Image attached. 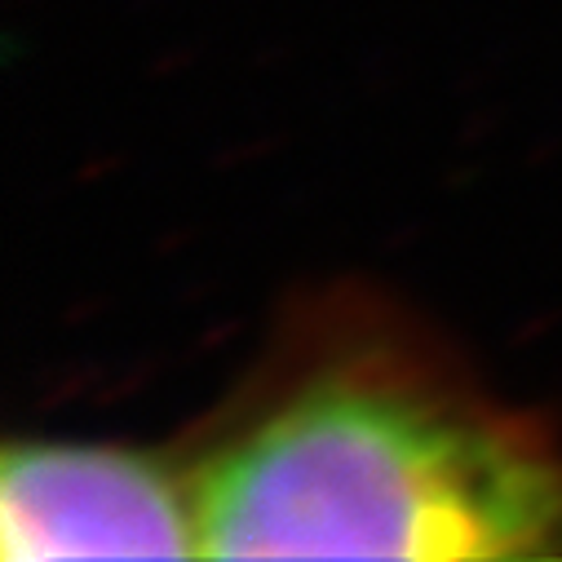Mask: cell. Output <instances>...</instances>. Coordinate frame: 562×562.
Wrapping results in <instances>:
<instances>
[{"instance_id": "1", "label": "cell", "mask_w": 562, "mask_h": 562, "mask_svg": "<svg viewBox=\"0 0 562 562\" xmlns=\"http://www.w3.org/2000/svg\"><path fill=\"white\" fill-rule=\"evenodd\" d=\"M209 558H549L562 452L390 350L270 394L195 470Z\"/></svg>"}, {"instance_id": "2", "label": "cell", "mask_w": 562, "mask_h": 562, "mask_svg": "<svg viewBox=\"0 0 562 562\" xmlns=\"http://www.w3.org/2000/svg\"><path fill=\"white\" fill-rule=\"evenodd\" d=\"M0 553L10 562L67 558H191L200 553L195 479L143 452L102 443H14L0 461Z\"/></svg>"}]
</instances>
